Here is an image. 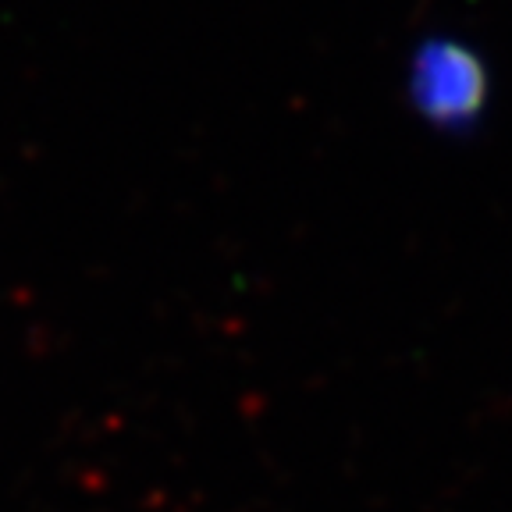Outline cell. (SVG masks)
Returning a JSON list of instances; mask_svg holds the SVG:
<instances>
[{"label": "cell", "instance_id": "obj_1", "mask_svg": "<svg viewBox=\"0 0 512 512\" xmlns=\"http://www.w3.org/2000/svg\"><path fill=\"white\" fill-rule=\"evenodd\" d=\"M488 68L477 50L452 36H427L406 68L413 111L441 132H466L488 111Z\"/></svg>", "mask_w": 512, "mask_h": 512}]
</instances>
